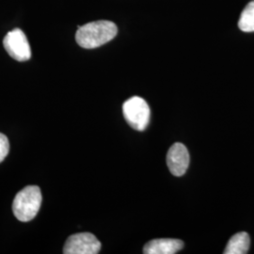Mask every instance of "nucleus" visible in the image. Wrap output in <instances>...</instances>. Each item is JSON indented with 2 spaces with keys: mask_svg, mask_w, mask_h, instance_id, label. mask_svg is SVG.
<instances>
[{
  "mask_svg": "<svg viewBox=\"0 0 254 254\" xmlns=\"http://www.w3.org/2000/svg\"><path fill=\"white\" fill-rule=\"evenodd\" d=\"M3 46L7 53L17 62H27L31 58V49L27 36L20 28L9 31L3 40Z\"/></svg>",
  "mask_w": 254,
  "mask_h": 254,
  "instance_id": "nucleus-4",
  "label": "nucleus"
},
{
  "mask_svg": "<svg viewBox=\"0 0 254 254\" xmlns=\"http://www.w3.org/2000/svg\"><path fill=\"white\" fill-rule=\"evenodd\" d=\"M238 27L244 32H254V0L250 2L241 12Z\"/></svg>",
  "mask_w": 254,
  "mask_h": 254,
  "instance_id": "nucleus-9",
  "label": "nucleus"
},
{
  "mask_svg": "<svg viewBox=\"0 0 254 254\" xmlns=\"http://www.w3.org/2000/svg\"><path fill=\"white\" fill-rule=\"evenodd\" d=\"M42 192L37 186H27L16 194L13 203L12 211L16 218L27 222L35 218L42 204Z\"/></svg>",
  "mask_w": 254,
  "mask_h": 254,
  "instance_id": "nucleus-2",
  "label": "nucleus"
},
{
  "mask_svg": "<svg viewBox=\"0 0 254 254\" xmlns=\"http://www.w3.org/2000/svg\"><path fill=\"white\" fill-rule=\"evenodd\" d=\"M250 246V236L246 232H240L231 237L223 254H245L249 252Z\"/></svg>",
  "mask_w": 254,
  "mask_h": 254,
  "instance_id": "nucleus-8",
  "label": "nucleus"
},
{
  "mask_svg": "<svg viewBox=\"0 0 254 254\" xmlns=\"http://www.w3.org/2000/svg\"><path fill=\"white\" fill-rule=\"evenodd\" d=\"M184 242L179 239L159 238L149 241L143 247L145 254H174L181 251Z\"/></svg>",
  "mask_w": 254,
  "mask_h": 254,
  "instance_id": "nucleus-7",
  "label": "nucleus"
},
{
  "mask_svg": "<svg viewBox=\"0 0 254 254\" xmlns=\"http://www.w3.org/2000/svg\"><path fill=\"white\" fill-rule=\"evenodd\" d=\"M123 113L127 124L137 131H144L151 118V110L144 99L134 96L123 105Z\"/></svg>",
  "mask_w": 254,
  "mask_h": 254,
  "instance_id": "nucleus-3",
  "label": "nucleus"
},
{
  "mask_svg": "<svg viewBox=\"0 0 254 254\" xmlns=\"http://www.w3.org/2000/svg\"><path fill=\"white\" fill-rule=\"evenodd\" d=\"M118 33V27L111 21H94L78 27L75 40L78 46L86 49L100 47L113 40Z\"/></svg>",
  "mask_w": 254,
  "mask_h": 254,
  "instance_id": "nucleus-1",
  "label": "nucleus"
},
{
  "mask_svg": "<svg viewBox=\"0 0 254 254\" xmlns=\"http://www.w3.org/2000/svg\"><path fill=\"white\" fill-rule=\"evenodd\" d=\"M100 241L90 233L74 234L70 236L64 248V254H97L100 253Z\"/></svg>",
  "mask_w": 254,
  "mask_h": 254,
  "instance_id": "nucleus-5",
  "label": "nucleus"
},
{
  "mask_svg": "<svg viewBox=\"0 0 254 254\" xmlns=\"http://www.w3.org/2000/svg\"><path fill=\"white\" fill-rule=\"evenodd\" d=\"M190 161L187 147L182 143H174L167 154V165L174 176H183L187 173Z\"/></svg>",
  "mask_w": 254,
  "mask_h": 254,
  "instance_id": "nucleus-6",
  "label": "nucleus"
},
{
  "mask_svg": "<svg viewBox=\"0 0 254 254\" xmlns=\"http://www.w3.org/2000/svg\"><path fill=\"white\" fill-rule=\"evenodd\" d=\"M9 143L8 137L0 133V163L7 157L9 154Z\"/></svg>",
  "mask_w": 254,
  "mask_h": 254,
  "instance_id": "nucleus-10",
  "label": "nucleus"
}]
</instances>
